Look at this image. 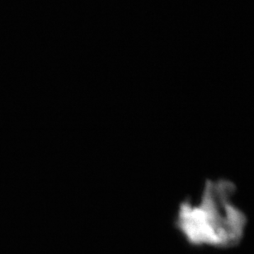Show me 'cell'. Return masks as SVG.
<instances>
[{
  "label": "cell",
  "instance_id": "obj_1",
  "mask_svg": "<svg viewBox=\"0 0 254 254\" xmlns=\"http://www.w3.org/2000/svg\"><path fill=\"white\" fill-rule=\"evenodd\" d=\"M235 190L228 180H208L198 205H180L178 226L190 244L227 248L241 241L247 219L231 200Z\"/></svg>",
  "mask_w": 254,
  "mask_h": 254
}]
</instances>
